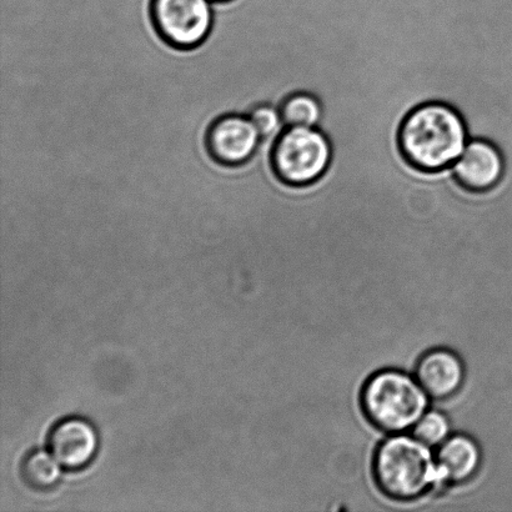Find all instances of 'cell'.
Segmentation results:
<instances>
[{"label": "cell", "instance_id": "obj_11", "mask_svg": "<svg viewBox=\"0 0 512 512\" xmlns=\"http://www.w3.org/2000/svg\"><path fill=\"white\" fill-rule=\"evenodd\" d=\"M285 127L318 128L323 119V105L316 95L309 92H294L279 104Z\"/></svg>", "mask_w": 512, "mask_h": 512}, {"label": "cell", "instance_id": "obj_9", "mask_svg": "<svg viewBox=\"0 0 512 512\" xmlns=\"http://www.w3.org/2000/svg\"><path fill=\"white\" fill-rule=\"evenodd\" d=\"M415 378L431 399L448 400L463 388L465 364L453 350L431 349L419 359Z\"/></svg>", "mask_w": 512, "mask_h": 512}, {"label": "cell", "instance_id": "obj_3", "mask_svg": "<svg viewBox=\"0 0 512 512\" xmlns=\"http://www.w3.org/2000/svg\"><path fill=\"white\" fill-rule=\"evenodd\" d=\"M430 399L414 376L398 369H385L366 380L360 406L371 425L393 435L414 429L429 410Z\"/></svg>", "mask_w": 512, "mask_h": 512}, {"label": "cell", "instance_id": "obj_5", "mask_svg": "<svg viewBox=\"0 0 512 512\" xmlns=\"http://www.w3.org/2000/svg\"><path fill=\"white\" fill-rule=\"evenodd\" d=\"M212 3V0H150V23L168 47L190 52L207 42L212 33Z\"/></svg>", "mask_w": 512, "mask_h": 512}, {"label": "cell", "instance_id": "obj_8", "mask_svg": "<svg viewBox=\"0 0 512 512\" xmlns=\"http://www.w3.org/2000/svg\"><path fill=\"white\" fill-rule=\"evenodd\" d=\"M451 169L466 189L476 193L488 192L503 179L504 157L489 140L470 139L464 153Z\"/></svg>", "mask_w": 512, "mask_h": 512}, {"label": "cell", "instance_id": "obj_7", "mask_svg": "<svg viewBox=\"0 0 512 512\" xmlns=\"http://www.w3.org/2000/svg\"><path fill=\"white\" fill-rule=\"evenodd\" d=\"M49 451L63 469L80 470L92 463L99 449V435L89 420L70 416L50 430Z\"/></svg>", "mask_w": 512, "mask_h": 512}, {"label": "cell", "instance_id": "obj_1", "mask_svg": "<svg viewBox=\"0 0 512 512\" xmlns=\"http://www.w3.org/2000/svg\"><path fill=\"white\" fill-rule=\"evenodd\" d=\"M470 142L463 115L443 102L419 105L406 115L399 130L401 152L424 172H440L458 162Z\"/></svg>", "mask_w": 512, "mask_h": 512}, {"label": "cell", "instance_id": "obj_2", "mask_svg": "<svg viewBox=\"0 0 512 512\" xmlns=\"http://www.w3.org/2000/svg\"><path fill=\"white\" fill-rule=\"evenodd\" d=\"M416 436L390 435L376 449L373 475L381 493L389 499L410 503L443 483L436 455Z\"/></svg>", "mask_w": 512, "mask_h": 512}, {"label": "cell", "instance_id": "obj_14", "mask_svg": "<svg viewBox=\"0 0 512 512\" xmlns=\"http://www.w3.org/2000/svg\"><path fill=\"white\" fill-rule=\"evenodd\" d=\"M248 115L263 140L274 139L285 128L279 105L274 103H256Z\"/></svg>", "mask_w": 512, "mask_h": 512}, {"label": "cell", "instance_id": "obj_4", "mask_svg": "<svg viewBox=\"0 0 512 512\" xmlns=\"http://www.w3.org/2000/svg\"><path fill=\"white\" fill-rule=\"evenodd\" d=\"M269 158L281 182L303 187L323 177L333 159V148L320 128L285 127L273 140Z\"/></svg>", "mask_w": 512, "mask_h": 512}, {"label": "cell", "instance_id": "obj_13", "mask_svg": "<svg viewBox=\"0 0 512 512\" xmlns=\"http://www.w3.org/2000/svg\"><path fill=\"white\" fill-rule=\"evenodd\" d=\"M413 435L430 448H439L453 434L448 416L438 410H428L415 425Z\"/></svg>", "mask_w": 512, "mask_h": 512}, {"label": "cell", "instance_id": "obj_10", "mask_svg": "<svg viewBox=\"0 0 512 512\" xmlns=\"http://www.w3.org/2000/svg\"><path fill=\"white\" fill-rule=\"evenodd\" d=\"M436 454L443 483L463 485L479 474L483 451L478 441L465 434L451 435Z\"/></svg>", "mask_w": 512, "mask_h": 512}, {"label": "cell", "instance_id": "obj_12", "mask_svg": "<svg viewBox=\"0 0 512 512\" xmlns=\"http://www.w3.org/2000/svg\"><path fill=\"white\" fill-rule=\"evenodd\" d=\"M20 474L30 488L48 490L57 485L62 476V465L50 451L35 449L25 455L20 465Z\"/></svg>", "mask_w": 512, "mask_h": 512}, {"label": "cell", "instance_id": "obj_15", "mask_svg": "<svg viewBox=\"0 0 512 512\" xmlns=\"http://www.w3.org/2000/svg\"><path fill=\"white\" fill-rule=\"evenodd\" d=\"M214 3H229L232 2V0H212Z\"/></svg>", "mask_w": 512, "mask_h": 512}, {"label": "cell", "instance_id": "obj_6", "mask_svg": "<svg viewBox=\"0 0 512 512\" xmlns=\"http://www.w3.org/2000/svg\"><path fill=\"white\" fill-rule=\"evenodd\" d=\"M264 140L248 114L227 113L214 119L204 144L213 162L227 168L248 164L260 152Z\"/></svg>", "mask_w": 512, "mask_h": 512}]
</instances>
